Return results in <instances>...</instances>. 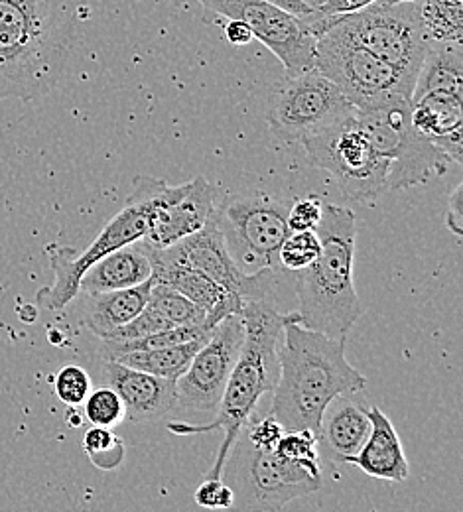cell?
Instances as JSON below:
<instances>
[{"label":"cell","mask_w":463,"mask_h":512,"mask_svg":"<svg viewBox=\"0 0 463 512\" xmlns=\"http://www.w3.org/2000/svg\"><path fill=\"white\" fill-rule=\"evenodd\" d=\"M87 0H0V99L32 101L66 71Z\"/></svg>","instance_id":"6da1fadb"},{"label":"cell","mask_w":463,"mask_h":512,"mask_svg":"<svg viewBox=\"0 0 463 512\" xmlns=\"http://www.w3.org/2000/svg\"><path fill=\"white\" fill-rule=\"evenodd\" d=\"M280 341L272 416L286 430H310L320 436L333 400L361 392L367 377L347 361L345 337L286 323Z\"/></svg>","instance_id":"7a4b0ae2"},{"label":"cell","mask_w":463,"mask_h":512,"mask_svg":"<svg viewBox=\"0 0 463 512\" xmlns=\"http://www.w3.org/2000/svg\"><path fill=\"white\" fill-rule=\"evenodd\" d=\"M239 316L245 323V339L237 363L225 384L219 406L215 408V420L209 424H168V430L178 436L205 434L215 430L223 432V444L219 446L217 457L203 479H221L225 459L241 436L245 424L255 414L259 400L276 386L280 373L278 345L284 325L300 323L298 312L282 314L266 300L247 302Z\"/></svg>","instance_id":"3957f363"},{"label":"cell","mask_w":463,"mask_h":512,"mask_svg":"<svg viewBox=\"0 0 463 512\" xmlns=\"http://www.w3.org/2000/svg\"><path fill=\"white\" fill-rule=\"evenodd\" d=\"M316 233L322 245L320 255L296 276L300 325L331 337H345L365 314L353 278L357 239L353 211L324 203Z\"/></svg>","instance_id":"277c9868"},{"label":"cell","mask_w":463,"mask_h":512,"mask_svg":"<svg viewBox=\"0 0 463 512\" xmlns=\"http://www.w3.org/2000/svg\"><path fill=\"white\" fill-rule=\"evenodd\" d=\"M306 20L316 38L324 26H333L383 62L393 65L400 73L416 81L418 69L428 50L416 2L377 0L357 12L341 16H320L316 10Z\"/></svg>","instance_id":"5b68a950"},{"label":"cell","mask_w":463,"mask_h":512,"mask_svg":"<svg viewBox=\"0 0 463 512\" xmlns=\"http://www.w3.org/2000/svg\"><path fill=\"white\" fill-rule=\"evenodd\" d=\"M156 182L158 178L152 176L134 178L133 192L127 199V205L101 229L85 251L58 245L48 247L50 266L56 280L54 286L42 288L36 294L38 308L50 312L64 310L69 302L79 296V282L91 264L125 245L140 241L146 235Z\"/></svg>","instance_id":"8992f818"},{"label":"cell","mask_w":463,"mask_h":512,"mask_svg":"<svg viewBox=\"0 0 463 512\" xmlns=\"http://www.w3.org/2000/svg\"><path fill=\"white\" fill-rule=\"evenodd\" d=\"M314 67L330 79L357 111L397 99H412L416 83L333 26H324L318 32Z\"/></svg>","instance_id":"52a82bcc"},{"label":"cell","mask_w":463,"mask_h":512,"mask_svg":"<svg viewBox=\"0 0 463 512\" xmlns=\"http://www.w3.org/2000/svg\"><path fill=\"white\" fill-rule=\"evenodd\" d=\"M357 121L379 156L389 160V190L422 186L432 176H444L454 164L446 152L414 130L410 99L357 111Z\"/></svg>","instance_id":"ba28073f"},{"label":"cell","mask_w":463,"mask_h":512,"mask_svg":"<svg viewBox=\"0 0 463 512\" xmlns=\"http://www.w3.org/2000/svg\"><path fill=\"white\" fill-rule=\"evenodd\" d=\"M288 207L286 201L266 193H235L217 201L211 219L245 272L280 268L278 251L290 233Z\"/></svg>","instance_id":"9c48e42d"},{"label":"cell","mask_w":463,"mask_h":512,"mask_svg":"<svg viewBox=\"0 0 463 512\" xmlns=\"http://www.w3.org/2000/svg\"><path fill=\"white\" fill-rule=\"evenodd\" d=\"M221 479L233 489V507L239 511H280L290 501L322 489L320 477L280 459L274 449L255 448L247 436L233 444Z\"/></svg>","instance_id":"30bf717a"},{"label":"cell","mask_w":463,"mask_h":512,"mask_svg":"<svg viewBox=\"0 0 463 512\" xmlns=\"http://www.w3.org/2000/svg\"><path fill=\"white\" fill-rule=\"evenodd\" d=\"M308 162L337 180L353 201L369 203L389 192V160L379 156L359 127L357 113L302 140Z\"/></svg>","instance_id":"8fae6325"},{"label":"cell","mask_w":463,"mask_h":512,"mask_svg":"<svg viewBox=\"0 0 463 512\" xmlns=\"http://www.w3.org/2000/svg\"><path fill=\"white\" fill-rule=\"evenodd\" d=\"M357 109L316 67L298 75H286L270 95L266 123L284 142H300L353 117Z\"/></svg>","instance_id":"7c38bea8"},{"label":"cell","mask_w":463,"mask_h":512,"mask_svg":"<svg viewBox=\"0 0 463 512\" xmlns=\"http://www.w3.org/2000/svg\"><path fill=\"white\" fill-rule=\"evenodd\" d=\"M207 10L245 22L255 40L284 65L286 75H298L314 67L316 34L306 18L294 16L268 0H198Z\"/></svg>","instance_id":"4fadbf2b"},{"label":"cell","mask_w":463,"mask_h":512,"mask_svg":"<svg viewBox=\"0 0 463 512\" xmlns=\"http://www.w3.org/2000/svg\"><path fill=\"white\" fill-rule=\"evenodd\" d=\"M245 339V323L239 314L227 316L213 327L188 371L176 381L178 404L194 412H215L227 379L237 363Z\"/></svg>","instance_id":"5bb4252c"},{"label":"cell","mask_w":463,"mask_h":512,"mask_svg":"<svg viewBox=\"0 0 463 512\" xmlns=\"http://www.w3.org/2000/svg\"><path fill=\"white\" fill-rule=\"evenodd\" d=\"M219 201V188L198 176L186 184L156 182L148 229L140 243L146 249H166L203 229Z\"/></svg>","instance_id":"9a60e30c"},{"label":"cell","mask_w":463,"mask_h":512,"mask_svg":"<svg viewBox=\"0 0 463 512\" xmlns=\"http://www.w3.org/2000/svg\"><path fill=\"white\" fill-rule=\"evenodd\" d=\"M164 251L166 255L182 260L194 266L227 292L239 296L243 302H257L266 300L272 286H274V270L272 268H259L255 272H245L231 253L227 251L225 239L219 227L209 219V223L199 229L198 233L174 243Z\"/></svg>","instance_id":"2e32d148"},{"label":"cell","mask_w":463,"mask_h":512,"mask_svg":"<svg viewBox=\"0 0 463 512\" xmlns=\"http://www.w3.org/2000/svg\"><path fill=\"white\" fill-rule=\"evenodd\" d=\"M144 247V245H142ZM146 255L152 262V278L154 282L168 284L182 292L186 298H190L196 306H199L207 314V323L217 325L219 321L225 320L227 316L241 314L243 302L239 296L227 292L223 286H219L215 280L205 276L203 272L196 270L194 266L176 260L166 255L164 251L146 249Z\"/></svg>","instance_id":"e0dca14e"},{"label":"cell","mask_w":463,"mask_h":512,"mask_svg":"<svg viewBox=\"0 0 463 512\" xmlns=\"http://www.w3.org/2000/svg\"><path fill=\"white\" fill-rule=\"evenodd\" d=\"M103 377L125 402V420L150 424L166 418L178 406L176 381L156 377L119 361H105Z\"/></svg>","instance_id":"ac0fdd59"},{"label":"cell","mask_w":463,"mask_h":512,"mask_svg":"<svg viewBox=\"0 0 463 512\" xmlns=\"http://www.w3.org/2000/svg\"><path fill=\"white\" fill-rule=\"evenodd\" d=\"M410 123L416 132L446 152L454 164H462V93L430 91L412 99Z\"/></svg>","instance_id":"d6986e66"},{"label":"cell","mask_w":463,"mask_h":512,"mask_svg":"<svg viewBox=\"0 0 463 512\" xmlns=\"http://www.w3.org/2000/svg\"><path fill=\"white\" fill-rule=\"evenodd\" d=\"M367 412L371 420V430L367 440L363 442V446L357 453L345 455L341 463L355 465L365 475L379 481H391V483L406 481L408 461L391 418L379 406H371Z\"/></svg>","instance_id":"ffe728a7"},{"label":"cell","mask_w":463,"mask_h":512,"mask_svg":"<svg viewBox=\"0 0 463 512\" xmlns=\"http://www.w3.org/2000/svg\"><path fill=\"white\" fill-rule=\"evenodd\" d=\"M152 276V262L140 241L125 245L91 264L81 282L79 294H99L133 288Z\"/></svg>","instance_id":"44dd1931"},{"label":"cell","mask_w":463,"mask_h":512,"mask_svg":"<svg viewBox=\"0 0 463 512\" xmlns=\"http://www.w3.org/2000/svg\"><path fill=\"white\" fill-rule=\"evenodd\" d=\"M152 284L154 278L150 276L146 282L133 288L99 294H79L85 296L83 325L99 339H105L113 329L133 321L144 310Z\"/></svg>","instance_id":"7402d4cb"},{"label":"cell","mask_w":463,"mask_h":512,"mask_svg":"<svg viewBox=\"0 0 463 512\" xmlns=\"http://www.w3.org/2000/svg\"><path fill=\"white\" fill-rule=\"evenodd\" d=\"M339 398V402L333 400L335 406L331 408L330 414H324L320 430V440H326L337 461H341L345 455L357 453L371 430L369 412L355 404L351 398Z\"/></svg>","instance_id":"603a6c76"},{"label":"cell","mask_w":463,"mask_h":512,"mask_svg":"<svg viewBox=\"0 0 463 512\" xmlns=\"http://www.w3.org/2000/svg\"><path fill=\"white\" fill-rule=\"evenodd\" d=\"M463 50L462 44H436L428 46L426 56L416 75L412 99L430 91L462 93ZM410 99V101H412Z\"/></svg>","instance_id":"cb8c5ba5"},{"label":"cell","mask_w":463,"mask_h":512,"mask_svg":"<svg viewBox=\"0 0 463 512\" xmlns=\"http://www.w3.org/2000/svg\"><path fill=\"white\" fill-rule=\"evenodd\" d=\"M207 339H194L188 343L180 345H170V347H160V349H146V351H131L115 361L133 367L138 371L164 377V379H174L178 381L190 367L192 359L196 357L201 345Z\"/></svg>","instance_id":"d4e9b609"},{"label":"cell","mask_w":463,"mask_h":512,"mask_svg":"<svg viewBox=\"0 0 463 512\" xmlns=\"http://www.w3.org/2000/svg\"><path fill=\"white\" fill-rule=\"evenodd\" d=\"M416 4L428 46L462 44L463 0H420Z\"/></svg>","instance_id":"484cf974"},{"label":"cell","mask_w":463,"mask_h":512,"mask_svg":"<svg viewBox=\"0 0 463 512\" xmlns=\"http://www.w3.org/2000/svg\"><path fill=\"white\" fill-rule=\"evenodd\" d=\"M146 306L154 308L160 316H164L172 325H188V323H207V314L196 306L190 298L168 284L154 282Z\"/></svg>","instance_id":"4316f807"},{"label":"cell","mask_w":463,"mask_h":512,"mask_svg":"<svg viewBox=\"0 0 463 512\" xmlns=\"http://www.w3.org/2000/svg\"><path fill=\"white\" fill-rule=\"evenodd\" d=\"M320 436L310 432V430H284L282 438L278 440L274 453L292 463L298 465L302 469H306L308 473H312L314 477L322 479V465H320Z\"/></svg>","instance_id":"83f0119b"},{"label":"cell","mask_w":463,"mask_h":512,"mask_svg":"<svg viewBox=\"0 0 463 512\" xmlns=\"http://www.w3.org/2000/svg\"><path fill=\"white\" fill-rule=\"evenodd\" d=\"M83 451L91 463L101 471H115L125 459V442L113 432V428L91 426L83 436Z\"/></svg>","instance_id":"f1b7e54d"},{"label":"cell","mask_w":463,"mask_h":512,"mask_svg":"<svg viewBox=\"0 0 463 512\" xmlns=\"http://www.w3.org/2000/svg\"><path fill=\"white\" fill-rule=\"evenodd\" d=\"M83 416L91 426L117 428L125 422V402L113 386H99L85 398Z\"/></svg>","instance_id":"f546056e"},{"label":"cell","mask_w":463,"mask_h":512,"mask_svg":"<svg viewBox=\"0 0 463 512\" xmlns=\"http://www.w3.org/2000/svg\"><path fill=\"white\" fill-rule=\"evenodd\" d=\"M320 249L322 245L316 231H290L278 251L280 268L298 272L316 260Z\"/></svg>","instance_id":"4dcf8cb0"},{"label":"cell","mask_w":463,"mask_h":512,"mask_svg":"<svg viewBox=\"0 0 463 512\" xmlns=\"http://www.w3.org/2000/svg\"><path fill=\"white\" fill-rule=\"evenodd\" d=\"M54 392L66 406H81L91 392V377L83 367L66 365L54 379Z\"/></svg>","instance_id":"1f68e13d"},{"label":"cell","mask_w":463,"mask_h":512,"mask_svg":"<svg viewBox=\"0 0 463 512\" xmlns=\"http://www.w3.org/2000/svg\"><path fill=\"white\" fill-rule=\"evenodd\" d=\"M174 327L170 321L166 320L164 316H160L154 308L144 306V310L134 318L133 321L113 329L105 339H115V341H125V339H140L146 335H152L156 331Z\"/></svg>","instance_id":"d6a6232c"},{"label":"cell","mask_w":463,"mask_h":512,"mask_svg":"<svg viewBox=\"0 0 463 512\" xmlns=\"http://www.w3.org/2000/svg\"><path fill=\"white\" fill-rule=\"evenodd\" d=\"M324 203L318 195H306L296 199L288 207V229L290 231H316L322 221Z\"/></svg>","instance_id":"836d02e7"},{"label":"cell","mask_w":463,"mask_h":512,"mask_svg":"<svg viewBox=\"0 0 463 512\" xmlns=\"http://www.w3.org/2000/svg\"><path fill=\"white\" fill-rule=\"evenodd\" d=\"M194 501L201 509L227 511L233 509L235 493L223 479H203L194 493Z\"/></svg>","instance_id":"e575fe53"},{"label":"cell","mask_w":463,"mask_h":512,"mask_svg":"<svg viewBox=\"0 0 463 512\" xmlns=\"http://www.w3.org/2000/svg\"><path fill=\"white\" fill-rule=\"evenodd\" d=\"M284 426L270 414L265 418H257L255 414L249 418V422L245 424L243 432L247 436V440L255 446L257 449H263V451H272L276 448L278 440L282 438L284 434Z\"/></svg>","instance_id":"d590c367"},{"label":"cell","mask_w":463,"mask_h":512,"mask_svg":"<svg viewBox=\"0 0 463 512\" xmlns=\"http://www.w3.org/2000/svg\"><path fill=\"white\" fill-rule=\"evenodd\" d=\"M463 184H458L456 190L450 195L448 199V215H446V225L448 229L462 239L463 233Z\"/></svg>","instance_id":"8d00e7d4"},{"label":"cell","mask_w":463,"mask_h":512,"mask_svg":"<svg viewBox=\"0 0 463 512\" xmlns=\"http://www.w3.org/2000/svg\"><path fill=\"white\" fill-rule=\"evenodd\" d=\"M377 0H324L318 8L320 16H341L349 12H357Z\"/></svg>","instance_id":"74e56055"},{"label":"cell","mask_w":463,"mask_h":512,"mask_svg":"<svg viewBox=\"0 0 463 512\" xmlns=\"http://www.w3.org/2000/svg\"><path fill=\"white\" fill-rule=\"evenodd\" d=\"M223 34H225V40L231 44V46H247L255 40L251 28L241 22V20H233V18H227V24L223 28Z\"/></svg>","instance_id":"f35d334b"},{"label":"cell","mask_w":463,"mask_h":512,"mask_svg":"<svg viewBox=\"0 0 463 512\" xmlns=\"http://www.w3.org/2000/svg\"><path fill=\"white\" fill-rule=\"evenodd\" d=\"M69 408H71V412H67V422H69L71 426H81V422H83V420H77V418H79L77 406H69Z\"/></svg>","instance_id":"ab89813d"},{"label":"cell","mask_w":463,"mask_h":512,"mask_svg":"<svg viewBox=\"0 0 463 512\" xmlns=\"http://www.w3.org/2000/svg\"><path fill=\"white\" fill-rule=\"evenodd\" d=\"M302 2H306V4H308V6H312L314 10H318V8H320V4H322L320 0H302Z\"/></svg>","instance_id":"60d3db41"},{"label":"cell","mask_w":463,"mask_h":512,"mask_svg":"<svg viewBox=\"0 0 463 512\" xmlns=\"http://www.w3.org/2000/svg\"><path fill=\"white\" fill-rule=\"evenodd\" d=\"M389 2H402V0H389ZM410 2H420V0H410Z\"/></svg>","instance_id":"b9f144b4"},{"label":"cell","mask_w":463,"mask_h":512,"mask_svg":"<svg viewBox=\"0 0 463 512\" xmlns=\"http://www.w3.org/2000/svg\"><path fill=\"white\" fill-rule=\"evenodd\" d=\"M320 2H324V0H320Z\"/></svg>","instance_id":"7bdbcfd3"}]
</instances>
